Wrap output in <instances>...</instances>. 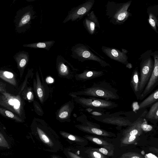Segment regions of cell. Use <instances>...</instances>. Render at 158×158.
<instances>
[{
  "mask_svg": "<svg viewBox=\"0 0 158 158\" xmlns=\"http://www.w3.org/2000/svg\"><path fill=\"white\" fill-rule=\"evenodd\" d=\"M34 131L40 149L52 153L62 151L64 147L60 137L44 119H34Z\"/></svg>",
  "mask_w": 158,
  "mask_h": 158,
  "instance_id": "6da1fadb",
  "label": "cell"
},
{
  "mask_svg": "<svg viewBox=\"0 0 158 158\" xmlns=\"http://www.w3.org/2000/svg\"><path fill=\"white\" fill-rule=\"evenodd\" d=\"M69 95L85 96L109 100H118L119 96L117 90L109 83L104 82L94 83L83 90L70 93Z\"/></svg>",
  "mask_w": 158,
  "mask_h": 158,
  "instance_id": "7a4b0ae2",
  "label": "cell"
},
{
  "mask_svg": "<svg viewBox=\"0 0 158 158\" xmlns=\"http://www.w3.org/2000/svg\"><path fill=\"white\" fill-rule=\"evenodd\" d=\"M131 2V0L123 3L108 1L106 6V15L110 22L115 25L123 24L131 15L128 10Z\"/></svg>",
  "mask_w": 158,
  "mask_h": 158,
  "instance_id": "3957f363",
  "label": "cell"
},
{
  "mask_svg": "<svg viewBox=\"0 0 158 158\" xmlns=\"http://www.w3.org/2000/svg\"><path fill=\"white\" fill-rule=\"evenodd\" d=\"M151 50L147 51L140 56L139 93L140 96L143 90L152 73L154 61L152 58Z\"/></svg>",
  "mask_w": 158,
  "mask_h": 158,
  "instance_id": "277c9868",
  "label": "cell"
},
{
  "mask_svg": "<svg viewBox=\"0 0 158 158\" xmlns=\"http://www.w3.org/2000/svg\"><path fill=\"white\" fill-rule=\"evenodd\" d=\"M77 103L84 108L94 110L111 109L116 108L118 105L110 100L91 97H81L79 96L70 95Z\"/></svg>",
  "mask_w": 158,
  "mask_h": 158,
  "instance_id": "5b68a950",
  "label": "cell"
},
{
  "mask_svg": "<svg viewBox=\"0 0 158 158\" xmlns=\"http://www.w3.org/2000/svg\"><path fill=\"white\" fill-rule=\"evenodd\" d=\"M71 57L83 62L85 61L91 60L99 63L102 67L109 66V64L94 54L86 45L82 44H77L73 46L71 49Z\"/></svg>",
  "mask_w": 158,
  "mask_h": 158,
  "instance_id": "8992f818",
  "label": "cell"
},
{
  "mask_svg": "<svg viewBox=\"0 0 158 158\" xmlns=\"http://www.w3.org/2000/svg\"><path fill=\"white\" fill-rule=\"evenodd\" d=\"M144 111L132 124L123 132V137L121 141L124 144H130L135 143L141 134L142 130L141 125L145 118L147 113Z\"/></svg>",
  "mask_w": 158,
  "mask_h": 158,
  "instance_id": "52a82bcc",
  "label": "cell"
},
{
  "mask_svg": "<svg viewBox=\"0 0 158 158\" xmlns=\"http://www.w3.org/2000/svg\"><path fill=\"white\" fill-rule=\"evenodd\" d=\"M0 105L21 117L23 110V103L18 95H14L6 92H1Z\"/></svg>",
  "mask_w": 158,
  "mask_h": 158,
  "instance_id": "ba28073f",
  "label": "cell"
},
{
  "mask_svg": "<svg viewBox=\"0 0 158 158\" xmlns=\"http://www.w3.org/2000/svg\"><path fill=\"white\" fill-rule=\"evenodd\" d=\"M121 111L111 114H105L100 116H92L96 120L108 124L116 125L119 127H127L131 125L133 122L127 116H120Z\"/></svg>",
  "mask_w": 158,
  "mask_h": 158,
  "instance_id": "9c48e42d",
  "label": "cell"
},
{
  "mask_svg": "<svg viewBox=\"0 0 158 158\" xmlns=\"http://www.w3.org/2000/svg\"><path fill=\"white\" fill-rule=\"evenodd\" d=\"M77 120L81 122L75 125V127L80 131L85 133L98 135L110 137L111 133L100 129L96 124L89 121L85 114H83L79 117Z\"/></svg>",
  "mask_w": 158,
  "mask_h": 158,
  "instance_id": "30bf717a",
  "label": "cell"
},
{
  "mask_svg": "<svg viewBox=\"0 0 158 158\" xmlns=\"http://www.w3.org/2000/svg\"><path fill=\"white\" fill-rule=\"evenodd\" d=\"M94 2V0H88L73 8L69 12L63 23H65L70 20L73 22L81 19L90 12Z\"/></svg>",
  "mask_w": 158,
  "mask_h": 158,
  "instance_id": "8fae6325",
  "label": "cell"
},
{
  "mask_svg": "<svg viewBox=\"0 0 158 158\" xmlns=\"http://www.w3.org/2000/svg\"><path fill=\"white\" fill-rule=\"evenodd\" d=\"M56 68L58 76L62 78L70 79L74 77L79 70L75 68L61 55L56 59Z\"/></svg>",
  "mask_w": 158,
  "mask_h": 158,
  "instance_id": "7c38bea8",
  "label": "cell"
},
{
  "mask_svg": "<svg viewBox=\"0 0 158 158\" xmlns=\"http://www.w3.org/2000/svg\"><path fill=\"white\" fill-rule=\"evenodd\" d=\"M40 72V76L38 71L36 72L35 78H34L33 81V86L36 95L40 102L43 104L49 97L50 90Z\"/></svg>",
  "mask_w": 158,
  "mask_h": 158,
  "instance_id": "4fadbf2b",
  "label": "cell"
},
{
  "mask_svg": "<svg viewBox=\"0 0 158 158\" xmlns=\"http://www.w3.org/2000/svg\"><path fill=\"white\" fill-rule=\"evenodd\" d=\"M152 56L154 60V66L151 76L141 94L139 100L143 99L148 95L151 93L158 85V52L157 51L152 52Z\"/></svg>",
  "mask_w": 158,
  "mask_h": 158,
  "instance_id": "5bb4252c",
  "label": "cell"
},
{
  "mask_svg": "<svg viewBox=\"0 0 158 158\" xmlns=\"http://www.w3.org/2000/svg\"><path fill=\"white\" fill-rule=\"evenodd\" d=\"M36 17L32 6H29L25 7L21 10V15L16 23V27L17 29L21 28V30L24 31L28 29L30 27L31 20Z\"/></svg>",
  "mask_w": 158,
  "mask_h": 158,
  "instance_id": "9a60e30c",
  "label": "cell"
},
{
  "mask_svg": "<svg viewBox=\"0 0 158 158\" xmlns=\"http://www.w3.org/2000/svg\"><path fill=\"white\" fill-rule=\"evenodd\" d=\"M101 49L102 52L112 60L125 65L129 63L127 55L128 51L125 49L122 48L121 51L115 48L105 46H102Z\"/></svg>",
  "mask_w": 158,
  "mask_h": 158,
  "instance_id": "2e32d148",
  "label": "cell"
},
{
  "mask_svg": "<svg viewBox=\"0 0 158 158\" xmlns=\"http://www.w3.org/2000/svg\"><path fill=\"white\" fill-rule=\"evenodd\" d=\"M74 107V102L72 101L65 103L56 111V119L61 123L70 122L71 114Z\"/></svg>",
  "mask_w": 158,
  "mask_h": 158,
  "instance_id": "e0dca14e",
  "label": "cell"
},
{
  "mask_svg": "<svg viewBox=\"0 0 158 158\" xmlns=\"http://www.w3.org/2000/svg\"><path fill=\"white\" fill-rule=\"evenodd\" d=\"M83 23L85 29L91 35L95 33L96 28H100V27L98 18L93 11L90 12L86 15Z\"/></svg>",
  "mask_w": 158,
  "mask_h": 158,
  "instance_id": "ac0fdd59",
  "label": "cell"
},
{
  "mask_svg": "<svg viewBox=\"0 0 158 158\" xmlns=\"http://www.w3.org/2000/svg\"><path fill=\"white\" fill-rule=\"evenodd\" d=\"M59 134L70 145L85 147L88 144V140L83 137L64 131H60Z\"/></svg>",
  "mask_w": 158,
  "mask_h": 158,
  "instance_id": "d6986e66",
  "label": "cell"
},
{
  "mask_svg": "<svg viewBox=\"0 0 158 158\" xmlns=\"http://www.w3.org/2000/svg\"><path fill=\"white\" fill-rule=\"evenodd\" d=\"M104 74L102 71L86 69L82 73L76 74L74 77L77 81H85L100 77Z\"/></svg>",
  "mask_w": 158,
  "mask_h": 158,
  "instance_id": "ffe728a7",
  "label": "cell"
},
{
  "mask_svg": "<svg viewBox=\"0 0 158 158\" xmlns=\"http://www.w3.org/2000/svg\"><path fill=\"white\" fill-rule=\"evenodd\" d=\"M19 69L23 70L27 64L29 59L28 52L22 51L17 53L14 56Z\"/></svg>",
  "mask_w": 158,
  "mask_h": 158,
  "instance_id": "44dd1931",
  "label": "cell"
},
{
  "mask_svg": "<svg viewBox=\"0 0 158 158\" xmlns=\"http://www.w3.org/2000/svg\"><path fill=\"white\" fill-rule=\"evenodd\" d=\"M130 85L138 100H139L140 95L139 93V73L137 68H135L133 71Z\"/></svg>",
  "mask_w": 158,
  "mask_h": 158,
  "instance_id": "7402d4cb",
  "label": "cell"
},
{
  "mask_svg": "<svg viewBox=\"0 0 158 158\" xmlns=\"http://www.w3.org/2000/svg\"><path fill=\"white\" fill-rule=\"evenodd\" d=\"M158 101V88L150 94L139 104L140 109L146 108L151 106Z\"/></svg>",
  "mask_w": 158,
  "mask_h": 158,
  "instance_id": "603a6c76",
  "label": "cell"
},
{
  "mask_svg": "<svg viewBox=\"0 0 158 158\" xmlns=\"http://www.w3.org/2000/svg\"><path fill=\"white\" fill-rule=\"evenodd\" d=\"M62 151L66 158H85L80 154L76 146L70 145L64 147Z\"/></svg>",
  "mask_w": 158,
  "mask_h": 158,
  "instance_id": "cb8c5ba5",
  "label": "cell"
},
{
  "mask_svg": "<svg viewBox=\"0 0 158 158\" xmlns=\"http://www.w3.org/2000/svg\"><path fill=\"white\" fill-rule=\"evenodd\" d=\"M55 42V41L52 40L24 44L23 46L34 48H43L49 51Z\"/></svg>",
  "mask_w": 158,
  "mask_h": 158,
  "instance_id": "d4e9b609",
  "label": "cell"
},
{
  "mask_svg": "<svg viewBox=\"0 0 158 158\" xmlns=\"http://www.w3.org/2000/svg\"><path fill=\"white\" fill-rule=\"evenodd\" d=\"M83 137L86 139L88 141H89L93 143L102 146L104 147L112 148L114 146L112 144L93 135H85L83 136Z\"/></svg>",
  "mask_w": 158,
  "mask_h": 158,
  "instance_id": "484cf974",
  "label": "cell"
},
{
  "mask_svg": "<svg viewBox=\"0 0 158 158\" xmlns=\"http://www.w3.org/2000/svg\"><path fill=\"white\" fill-rule=\"evenodd\" d=\"M145 119L149 120H158V101L154 103L147 113Z\"/></svg>",
  "mask_w": 158,
  "mask_h": 158,
  "instance_id": "4316f807",
  "label": "cell"
},
{
  "mask_svg": "<svg viewBox=\"0 0 158 158\" xmlns=\"http://www.w3.org/2000/svg\"><path fill=\"white\" fill-rule=\"evenodd\" d=\"M0 78L12 85H16L15 76L10 72L0 70Z\"/></svg>",
  "mask_w": 158,
  "mask_h": 158,
  "instance_id": "83f0119b",
  "label": "cell"
},
{
  "mask_svg": "<svg viewBox=\"0 0 158 158\" xmlns=\"http://www.w3.org/2000/svg\"><path fill=\"white\" fill-rule=\"evenodd\" d=\"M148 22L152 29L158 33L157 28L158 27V19L157 16L152 13L149 12L148 13Z\"/></svg>",
  "mask_w": 158,
  "mask_h": 158,
  "instance_id": "f1b7e54d",
  "label": "cell"
},
{
  "mask_svg": "<svg viewBox=\"0 0 158 158\" xmlns=\"http://www.w3.org/2000/svg\"><path fill=\"white\" fill-rule=\"evenodd\" d=\"M0 114L6 117L14 119L17 121L22 122L21 118L11 111L0 107Z\"/></svg>",
  "mask_w": 158,
  "mask_h": 158,
  "instance_id": "f546056e",
  "label": "cell"
},
{
  "mask_svg": "<svg viewBox=\"0 0 158 158\" xmlns=\"http://www.w3.org/2000/svg\"><path fill=\"white\" fill-rule=\"evenodd\" d=\"M94 148L104 155L109 156H112L113 155V150L112 149V148L103 147L100 148Z\"/></svg>",
  "mask_w": 158,
  "mask_h": 158,
  "instance_id": "4dcf8cb0",
  "label": "cell"
},
{
  "mask_svg": "<svg viewBox=\"0 0 158 158\" xmlns=\"http://www.w3.org/2000/svg\"><path fill=\"white\" fill-rule=\"evenodd\" d=\"M119 158H144L140 154L134 152H129L123 154Z\"/></svg>",
  "mask_w": 158,
  "mask_h": 158,
  "instance_id": "1f68e13d",
  "label": "cell"
},
{
  "mask_svg": "<svg viewBox=\"0 0 158 158\" xmlns=\"http://www.w3.org/2000/svg\"><path fill=\"white\" fill-rule=\"evenodd\" d=\"M33 105L36 113L39 115L42 116L44 114V111L40 104L36 101H34Z\"/></svg>",
  "mask_w": 158,
  "mask_h": 158,
  "instance_id": "d6a6232c",
  "label": "cell"
},
{
  "mask_svg": "<svg viewBox=\"0 0 158 158\" xmlns=\"http://www.w3.org/2000/svg\"><path fill=\"white\" fill-rule=\"evenodd\" d=\"M141 128L142 130L144 131H149L153 129V127L151 125L148 124L145 118L141 124Z\"/></svg>",
  "mask_w": 158,
  "mask_h": 158,
  "instance_id": "836d02e7",
  "label": "cell"
},
{
  "mask_svg": "<svg viewBox=\"0 0 158 158\" xmlns=\"http://www.w3.org/2000/svg\"><path fill=\"white\" fill-rule=\"evenodd\" d=\"M26 96L27 99L31 101L33 99V93L31 91H29L27 93Z\"/></svg>",
  "mask_w": 158,
  "mask_h": 158,
  "instance_id": "e575fe53",
  "label": "cell"
},
{
  "mask_svg": "<svg viewBox=\"0 0 158 158\" xmlns=\"http://www.w3.org/2000/svg\"><path fill=\"white\" fill-rule=\"evenodd\" d=\"M89 113L92 116H100L102 114V113L96 111H91Z\"/></svg>",
  "mask_w": 158,
  "mask_h": 158,
  "instance_id": "d590c367",
  "label": "cell"
},
{
  "mask_svg": "<svg viewBox=\"0 0 158 158\" xmlns=\"http://www.w3.org/2000/svg\"><path fill=\"white\" fill-rule=\"evenodd\" d=\"M6 84L0 82V92H6L5 90Z\"/></svg>",
  "mask_w": 158,
  "mask_h": 158,
  "instance_id": "8d00e7d4",
  "label": "cell"
},
{
  "mask_svg": "<svg viewBox=\"0 0 158 158\" xmlns=\"http://www.w3.org/2000/svg\"><path fill=\"white\" fill-rule=\"evenodd\" d=\"M48 158H63L59 155L55 154V153H52V154H51L48 157Z\"/></svg>",
  "mask_w": 158,
  "mask_h": 158,
  "instance_id": "74e56055",
  "label": "cell"
},
{
  "mask_svg": "<svg viewBox=\"0 0 158 158\" xmlns=\"http://www.w3.org/2000/svg\"><path fill=\"white\" fill-rule=\"evenodd\" d=\"M46 81L49 83H52L53 81V79L51 77H48L46 79Z\"/></svg>",
  "mask_w": 158,
  "mask_h": 158,
  "instance_id": "f35d334b",
  "label": "cell"
},
{
  "mask_svg": "<svg viewBox=\"0 0 158 158\" xmlns=\"http://www.w3.org/2000/svg\"><path fill=\"white\" fill-rule=\"evenodd\" d=\"M126 66L127 68L129 69H131L132 67V64L131 63H128L127 64H126Z\"/></svg>",
  "mask_w": 158,
  "mask_h": 158,
  "instance_id": "ab89813d",
  "label": "cell"
},
{
  "mask_svg": "<svg viewBox=\"0 0 158 158\" xmlns=\"http://www.w3.org/2000/svg\"></svg>",
  "mask_w": 158,
  "mask_h": 158,
  "instance_id": "60d3db41",
  "label": "cell"
}]
</instances>
